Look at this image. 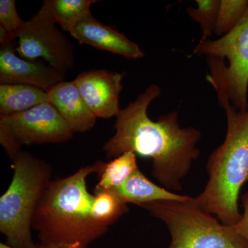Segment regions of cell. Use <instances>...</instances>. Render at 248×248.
<instances>
[{"mask_svg": "<svg viewBox=\"0 0 248 248\" xmlns=\"http://www.w3.org/2000/svg\"><path fill=\"white\" fill-rule=\"evenodd\" d=\"M161 92L159 86L151 84L136 100L121 109L114 125L115 134L103 150L108 159L127 152L150 158L153 177L167 190L178 192L200 156L197 144L202 133L193 127H181L177 111L156 121L148 117V107Z\"/></svg>", "mask_w": 248, "mask_h": 248, "instance_id": "6da1fadb", "label": "cell"}, {"mask_svg": "<svg viewBox=\"0 0 248 248\" xmlns=\"http://www.w3.org/2000/svg\"><path fill=\"white\" fill-rule=\"evenodd\" d=\"M97 161L64 178L51 180L37 204L32 228L41 244L51 248H86L106 234L109 227L93 218L94 195L87 187L90 174L102 170Z\"/></svg>", "mask_w": 248, "mask_h": 248, "instance_id": "7a4b0ae2", "label": "cell"}, {"mask_svg": "<svg viewBox=\"0 0 248 248\" xmlns=\"http://www.w3.org/2000/svg\"><path fill=\"white\" fill-rule=\"evenodd\" d=\"M218 103L226 111V138L209 156L208 181L193 203L223 224L233 226L241 218L239 193L248 181V109L237 110L224 97L218 98Z\"/></svg>", "mask_w": 248, "mask_h": 248, "instance_id": "3957f363", "label": "cell"}, {"mask_svg": "<svg viewBox=\"0 0 248 248\" xmlns=\"http://www.w3.org/2000/svg\"><path fill=\"white\" fill-rule=\"evenodd\" d=\"M12 181L0 198V232L15 248H35L32 222L37 204L50 182L51 166L28 152L14 160Z\"/></svg>", "mask_w": 248, "mask_h": 248, "instance_id": "277c9868", "label": "cell"}, {"mask_svg": "<svg viewBox=\"0 0 248 248\" xmlns=\"http://www.w3.org/2000/svg\"><path fill=\"white\" fill-rule=\"evenodd\" d=\"M141 208L166 225L170 234L166 248H248V243L234 229L223 224L192 202L156 201Z\"/></svg>", "mask_w": 248, "mask_h": 248, "instance_id": "5b68a950", "label": "cell"}, {"mask_svg": "<svg viewBox=\"0 0 248 248\" xmlns=\"http://www.w3.org/2000/svg\"><path fill=\"white\" fill-rule=\"evenodd\" d=\"M194 54L208 59L207 81L241 111L248 109V8L233 30L218 40L200 41Z\"/></svg>", "mask_w": 248, "mask_h": 248, "instance_id": "8992f818", "label": "cell"}, {"mask_svg": "<svg viewBox=\"0 0 248 248\" xmlns=\"http://www.w3.org/2000/svg\"><path fill=\"white\" fill-rule=\"evenodd\" d=\"M19 57L33 61L42 58L48 65L65 73L75 64V51L70 41L55 23L40 12L25 25L17 37Z\"/></svg>", "mask_w": 248, "mask_h": 248, "instance_id": "52a82bcc", "label": "cell"}, {"mask_svg": "<svg viewBox=\"0 0 248 248\" xmlns=\"http://www.w3.org/2000/svg\"><path fill=\"white\" fill-rule=\"evenodd\" d=\"M0 127L6 129L21 147L63 143L71 140L74 134L48 102L15 115H0Z\"/></svg>", "mask_w": 248, "mask_h": 248, "instance_id": "ba28073f", "label": "cell"}, {"mask_svg": "<svg viewBox=\"0 0 248 248\" xmlns=\"http://www.w3.org/2000/svg\"><path fill=\"white\" fill-rule=\"evenodd\" d=\"M124 73L103 69L80 73L73 80L86 105L97 118L117 117L121 110L120 95Z\"/></svg>", "mask_w": 248, "mask_h": 248, "instance_id": "9c48e42d", "label": "cell"}, {"mask_svg": "<svg viewBox=\"0 0 248 248\" xmlns=\"http://www.w3.org/2000/svg\"><path fill=\"white\" fill-rule=\"evenodd\" d=\"M65 73L50 65L25 60L16 55L12 42L0 48V82L35 86L48 91L64 81Z\"/></svg>", "mask_w": 248, "mask_h": 248, "instance_id": "30bf717a", "label": "cell"}, {"mask_svg": "<svg viewBox=\"0 0 248 248\" xmlns=\"http://www.w3.org/2000/svg\"><path fill=\"white\" fill-rule=\"evenodd\" d=\"M80 44L107 50L130 60L144 57L140 46L113 28L99 22L92 14L83 19L69 32Z\"/></svg>", "mask_w": 248, "mask_h": 248, "instance_id": "8fae6325", "label": "cell"}, {"mask_svg": "<svg viewBox=\"0 0 248 248\" xmlns=\"http://www.w3.org/2000/svg\"><path fill=\"white\" fill-rule=\"evenodd\" d=\"M47 102L53 106L73 133H86L97 117L91 112L73 81H62L47 91Z\"/></svg>", "mask_w": 248, "mask_h": 248, "instance_id": "7c38bea8", "label": "cell"}, {"mask_svg": "<svg viewBox=\"0 0 248 248\" xmlns=\"http://www.w3.org/2000/svg\"><path fill=\"white\" fill-rule=\"evenodd\" d=\"M125 203L140 205L156 201H179L189 202L193 197L179 195L152 182L140 169L135 170L123 185L112 190Z\"/></svg>", "mask_w": 248, "mask_h": 248, "instance_id": "4fadbf2b", "label": "cell"}, {"mask_svg": "<svg viewBox=\"0 0 248 248\" xmlns=\"http://www.w3.org/2000/svg\"><path fill=\"white\" fill-rule=\"evenodd\" d=\"M47 102V92L43 90L19 84L0 85V115L19 113Z\"/></svg>", "mask_w": 248, "mask_h": 248, "instance_id": "5bb4252c", "label": "cell"}, {"mask_svg": "<svg viewBox=\"0 0 248 248\" xmlns=\"http://www.w3.org/2000/svg\"><path fill=\"white\" fill-rule=\"evenodd\" d=\"M93 0H45L39 12L63 30L70 32L83 19L91 15Z\"/></svg>", "mask_w": 248, "mask_h": 248, "instance_id": "9a60e30c", "label": "cell"}, {"mask_svg": "<svg viewBox=\"0 0 248 248\" xmlns=\"http://www.w3.org/2000/svg\"><path fill=\"white\" fill-rule=\"evenodd\" d=\"M139 169L136 154L127 152L105 163L98 174L99 182L94 192L102 190H113L123 185L135 170Z\"/></svg>", "mask_w": 248, "mask_h": 248, "instance_id": "2e32d148", "label": "cell"}, {"mask_svg": "<svg viewBox=\"0 0 248 248\" xmlns=\"http://www.w3.org/2000/svg\"><path fill=\"white\" fill-rule=\"evenodd\" d=\"M128 211V204L113 191L94 192L91 214L98 223L110 227Z\"/></svg>", "mask_w": 248, "mask_h": 248, "instance_id": "e0dca14e", "label": "cell"}, {"mask_svg": "<svg viewBox=\"0 0 248 248\" xmlns=\"http://www.w3.org/2000/svg\"><path fill=\"white\" fill-rule=\"evenodd\" d=\"M248 8V0H221L214 33L226 35L236 27Z\"/></svg>", "mask_w": 248, "mask_h": 248, "instance_id": "ac0fdd59", "label": "cell"}, {"mask_svg": "<svg viewBox=\"0 0 248 248\" xmlns=\"http://www.w3.org/2000/svg\"><path fill=\"white\" fill-rule=\"evenodd\" d=\"M197 8L188 7L187 13L192 20L200 24L202 40H210L215 31L221 0H197Z\"/></svg>", "mask_w": 248, "mask_h": 248, "instance_id": "d6986e66", "label": "cell"}, {"mask_svg": "<svg viewBox=\"0 0 248 248\" xmlns=\"http://www.w3.org/2000/svg\"><path fill=\"white\" fill-rule=\"evenodd\" d=\"M25 23L17 14L15 0L0 1V27L6 31L11 41L18 37Z\"/></svg>", "mask_w": 248, "mask_h": 248, "instance_id": "ffe728a7", "label": "cell"}, {"mask_svg": "<svg viewBox=\"0 0 248 248\" xmlns=\"http://www.w3.org/2000/svg\"><path fill=\"white\" fill-rule=\"evenodd\" d=\"M244 213L241 215V218L239 223L234 226L236 231L248 243V191L241 197Z\"/></svg>", "mask_w": 248, "mask_h": 248, "instance_id": "44dd1931", "label": "cell"}, {"mask_svg": "<svg viewBox=\"0 0 248 248\" xmlns=\"http://www.w3.org/2000/svg\"><path fill=\"white\" fill-rule=\"evenodd\" d=\"M0 248H15L11 247V246H9V245H7L6 244H3V243H1V244H0ZM35 248H51L47 247V246H43V245L41 244V245H40V246H37H37H36Z\"/></svg>", "mask_w": 248, "mask_h": 248, "instance_id": "7402d4cb", "label": "cell"}]
</instances>
